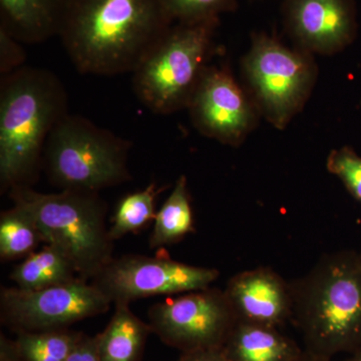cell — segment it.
Listing matches in <instances>:
<instances>
[{
  "label": "cell",
  "mask_w": 361,
  "mask_h": 361,
  "mask_svg": "<svg viewBox=\"0 0 361 361\" xmlns=\"http://www.w3.org/2000/svg\"><path fill=\"white\" fill-rule=\"evenodd\" d=\"M173 25L160 0H66L59 37L78 73L111 77L134 73Z\"/></svg>",
  "instance_id": "6da1fadb"
},
{
  "label": "cell",
  "mask_w": 361,
  "mask_h": 361,
  "mask_svg": "<svg viewBox=\"0 0 361 361\" xmlns=\"http://www.w3.org/2000/svg\"><path fill=\"white\" fill-rule=\"evenodd\" d=\"M68 114L63 82L51 71L25 66L0 82V188L30 187L37 180L45 144Z\"/></svg>",
  "instance_id": "7a4b0ae2"
},
{
  "label": "cell",
  "mask_w": 361,
  "mask_h": 361,
  "mask_svg": "<svg viewBox=\"0 0 361 361\" xmlns=\"http://www.w3.org/2000/svg\"><path fill=\"white\" fill-rule=\"evenodd\" d=\"M291 322L305 350L331 360L361 346V260L355 251L326 254L290 282Z\"/></svg>",
  "instance_id": "3957f363"
},
{
  "label": "cell",
  "mask_w": 361,
  "mask_h": 361,
  "mask_svg": "<svg viewBox=\"0 0 361 361\" xmlns=\"http://www.w3.org/2000/svg\"><path fill=\"white\" fill-rule=\"evenodd\" d=\"M9 196L30 214L44 244L63 252L82 279H92L114 258L106 221L108 207L99 193L61 190L44 194L18 187Z\"/></svg>",
  "instance_id": "277c9868"
},
{
  "label": "cell",
  "mask_w": 361,
  "mask_h": 361,
  "mask_svg": "<svg viewBox=\"0 0 361 361\" xmlns=\"http://www.w3.org/2000/svg\"><path fill=\"white\" fill-rule=\"evenodd\" d=\"M132 142L89 118L66 114L45 144L42 167L61 190L96 192L132 180L128 160Z\"/></svg>",
  "instance_id": "5b68a950"
},
{
  "label": "cell",
  "mask_w": 361,
  "mask_h": 361,
  "mask_svg": "<svg viewBox=\"0 0 361 361\" xmlns=\"http://www.w3.org/2000/svg\"><path fill=\"white\" fill-rule=\"evenodd\" d=\"M218 21L176 23L133 73V90L157 115L187 109L213 49Z\"/></svg>",
  "instance_id": "8992f818"
},
{
  "label": "cell",
  "mask_w": 361,
  "mask_h": 361,
  "mask_svg": "<svg viewBox=\"0 0 361 361\" xmlns=\"http://www.w3.org/2000/svg\"><path fill=\"white\" fill-rule=\"evenodd\" d=\"M243 73L256 106L277 129H284L302 110L316 78L308 54L292 51L262 33L252 40Z\"/></svg>",
  "instance_id": "52a82bcc"
},
{
  "label": "cell",
  "mask_w": 361,
  "mask_h": 361,
  "mask_svg": "<svg viewBox=\"0 0 361 361\" xmlns=\"http://www.w3.org/2000/svg\"><path fill=\"white\" fill-rule=\"evenodd\" d=\"M111 301L87 280L23 290L4 287L0 291L2 324L16 334L66 329L71 324L110 310Z\"/></svg>",
  "instance_id": "ba28073f"
},
{
  "label": "cell",
  "mask_w": 361,
  "mask_h": 361,
  "mask_svg": "<svg viewBox=\"0 0 361 361\" xmlns=\"http://www.w3.org/2000/svg\"><path fill=\"white\" fill-rule=\"evenodd\" d=\"M148 317L153 334L180 353L222 348L237 322L224 290L212 287L154 304Z\"/></svg>",
  "instance_id": "9c48e42d"
},
{
  "label": "cell",
  "mask_w": 361,
  "mask_h": 361,
  "mask_svg": "<svg viewBox=\"0 0 361 361\" xmlns=\"http://www.w3.org/2000/svg\"><path fill=\"white\" fill-rule=\"evenodd\" d=\"M214 268L199 267L168 257L123 255L92 278L96 286L111 303H130L155 295H175L209 288L219 277Z\"/></svg>",
  "instance_id": "30bf717a"
},
{
  "label": "cell",
  "mask_w": 361,
  "mask_h": 361,
  "mask_svg": "<svg viewBox=\"0 0 361 361\" xmlns=\"http://www.w3.org/2000/svg\"><path fill=\"white\" fill-rule=\"evenodd\" d=\"M195 128L222 144L239 146L257 122V106L225 68L207 66L188 104Z\"/></svg>",
  "instance_id": "8fae6325"
},
{
  "label": "cell",
  "mask_w": 361,
  "mask_h": 361,
  "mask_svg": "<svg viewBox=\"0 0 361 361\" xmlns=\"http://www.w3.org/2000/svg\"><path fill=\"white\" fill-rule=\"evenodd\" d=\"M287 20L294 37L310 51L336 54L355 37L353 0H289Z\"/></svg>",
  "instance_id": "7c38bea8"
},
{
  "label": "cell",
  "mask_w": 361,
  "mask_h": 361,
  "mask_svg": "<svg viewBox=\"0 0 361 361\" xmlns=\"http://www.w3.org/2000/svg\"><path fill=\"white\" fill-rule=\"evenodd\" d=\"M224 292L237 322L276 329L291 322L290 282L272 268L237 273L228 281Z\"/></svg>",
  "instance_id": "4fadbf2b"
},
{
  "label": "cell",
  "mask_w": 361,
  "mask_h": 361,
  "mask_svg": "<svg viewBox=\"0 0 361 361\" xmlns=\"http://www.w3.org/2000/svg\"><path fill=\"white\" fill-rule=\"evenodd\" d=\"M66 0H0V28L21 44L59 35Z\"/></svg>",
  "instance_id": "5bb4252c"
},
{
  "label": "cell",
  "mask_w": 361,
  "mask_h": 361,
  "mask_svg": "<svg viewBox=\"0 0 361 361\" xmlns=\"http://www.w3.org/2000/svg\"><path fill=\"white\" fill-rule=\"evenodd\" d=\"M230 361H296L303 350L276 327L237 322L222 346Z\"/></svg>",
  "instance_id": "9a60e30c"
},
{
  "label": "cell",
  "mask_w": 361,
  "mask_h": 361,
  "mask_svg": "<svg viewBox=\"0 0 361 361\" xmlns=\"http://www.w3.org/2000/svg\"><path fill=\"white\" fill-rule=\"evenodd\" d=\"M115 312L102 334L96 336L101 361H141L149 334V323L130 310V303H115Z\"/></svg>",
  "instance_id": "2e32d148"
},
{
  "label": "cell",
  "mask_w": 361,
  "mask_h": 361,
  "mask_svg": "<svg viewBox=\"0 0 361 361\" xmlns=\"http://www.w3.org/2000/svg\"><path fill=\"white\" fill-rule=\"evenodd\" d=\"M82 336L68 329L18 332L14 341L1 334L0 361H66Z\"/></svg>",
  "instance_id": "e0dca14e"
},
{
  "label": "cell",
  "mask_w": 361,
  "mask_h": 361,
  "mask_svg": "<svg viewBox=\"0 0 361 361\" xmlns=\"http://www.w3.org/2000/svg\"><path fill=\"white\" fill-rule=\"evenodd\" d=\"M11 279L23 290H40L82 278L63 252L51 244H44L40 250L32 252L13 268Z\"/></svg>",
  "instance_id": "ac0fdd59"
},
{
  "label": "cell",
  "mask_w": 361,
  "mask_h": 361,
  "mask_svg": "<svg viewBox=\"0 0 361 361\" xmlns=\"http://www.w3.org/2000/svg\"><path fill=\"white\" fill-rule=\"evenodd\" d=\"M195 232L191 197L188 189L186 176L176 180L172 192L161 207L155 217L149 247L172 245Z\"/></svg>",
  "instance_id": "d6986e66"
},
{
  "label": "cell",
  "mask_w": 361,
  "mask_h": 361,
  "mask_svg": "<svg viewBox=\"0 0 361 361\" xmlns=\"http://www.w3.org/2000/svg\"><path fill=\"white\" fill-rule=\"evenodd\" d=\"M44 237L25 208L14 204L0 215V257L2 260L23 258L32 254Z\"/></svg>",
  "instance_id": "ffe728a7"
},
{
  "label": "cell",
  "mask_w": 361,
  "mask_h": 361,
  "mask_svg": "<svg viewBox=\"0 0 361 361\" xmlns=\"http://www.w3.org/2000/svg\"><path fill=\"white\" fill-rule=\"evenodd\" d=\"M167 188H159L158 184L152 183L144 190L123 197L118 202L115 215L111 219V226L109 229L111 239L116 241L130 233L139 231L149 221L155 219L157 197Z\"/></svg>",
  "instance_id": "44dd1931"
},
{
  "label": "cell",
  "mask_w": 361,
  "mask_h": 361,
  "mask_svg": "<svg viewBox=\"0 0 361 361\" xmlns=\"http://www.w3.org/2000/svg\"><path fill=\"white\" fill-rule=\"evenodd\" d=\"M173 23H196L219 20L220 14L236 7L235 0H160Z\"/></svg>",
  "instance_id": "7402d4cb"
},
{
  "label": "cell",
  "mask_w": 361,
  "mask_h": 361,
  "mask_svg": "<svg viewBox=\"0 0 361 361\" xmlns=\"http://www.w3.org/2000/svg\"><path fill=\"white\" fill-rule=\"evenodd\" d=\"M326 168L341 180L349 193L361 203V157L355 149L349 147L334 149L327 158Z\"/></svg>",
  "instance_id": "603a6c76"
},
{
  "label": "cell",
  "mask_w": 361,
  "mask_h": 361,
  "mask_svg": "<svg viewBox=\"0 0 361 361\" xmlns=\"http://www.w3.org/2000/svg\"><path fill=\"white\" fill-rule=\"evenodd\" d=\"M26 52L21 42L0 28V75H11L25 66Z\"/></svg>",
  "instance_id": "cb8c5ba5"
},
{
  "label": "cell",
  "mask_w": 361,
  "mask_h": 361,
  "mask_svg": "<svg viewBox=\"0 0 361 361\" xmlns=\"http://www.w3.org/2000/svg\"><path fill=\"white\" fill-rule=\"evenodd\" d=\"M66 361H101L97 353L96 336L82 334L78 345Z\"/></svg>",
  "instance_id": "d4e9b609"
},
{
  "label": "cell",
  "mask_w": 361,
  "mask_h": 361,
  "mask_svg": "<svg viewBox=\"0 0 361 361\" xmlns=\"http://www.w3.org/2000/svg\"><path fill=\"white\" fill-rule=\"evenodd\" d=\"M178 361H230L222 348L198 349L180 353Z\"/></svg>",
  "instance_id": "484cf974"
},
{
  "label": "cell",
  "mask_w": 361,
  "mask_h": 361,
  "mask_svg": "<svg viewBox=\"0 0 361 361\" xmlns=\"http://www.w3.org/2000/svg\"><path fill=\"white\" fill-rule=\"evenodd\" d=\"M296 361H330V360L322 357V356L313 355V353H308L304 349L302 355Z\"/></svg>",
  "instance_id": "4316f807"
},
{
  "label": "cell",
  "mask_w": 361,
  "mask_h": 361,
  "mask_svg": "<svg viewBox=\"0 0 361 361\" xmlns=\"http://www.w3.org/2000/svg\"><path fill=\"white\" fill-rule=\"evenodd\" d=\"M344 361H361V346L355 353L350 355V357H348V360Z\"/></svg>",
  "instance_id": "83f0119b"
},
{
  "label": "cell",
  "mask_w": 361,
  "mask_h": 361,
  "mask_svg": "<svg viewBox=\"0 0 361 361\" xmlns=\"http://www.w3.org/2000/svg\"><path fill=\"white\" fill-rule=\"evenodd\" d=\"M360 260H361V253L360 254Z\"/></svg>",
  "instance_id": "f1b7e54d"
},
{
  "label": "cell",
  "mask_w": 361,
  "mask_h": 361,
  "mask_svg": "<svg viewBox=\"0 0 361 361\" xmlns=\"http://www.w3.org/2000/svg\"><path fill=\"white\" fill-rule=\"evenodd\" d=\"M176 361H178V360H176Z\"/></svg>",
  "instance_id": "f546056e"
}]
</instances>
